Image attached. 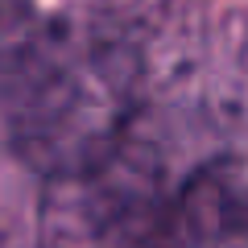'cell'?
<instances>
[{
    "label": "cell",
    "mask_w": 248,
    "mask_h": 248,
    "mask_svg": "<svg viewBox=\"0 0 248 248\" xmlns=\"http://www.w3.org/2000/svg\"><path fill=\"white\" fill-rule=\"evenodd\" d=\"M13 141L33 170L66 174L128 141L137 58L91 25H46L9 91Z\"/></svg>",
    "instance_id": "6da1fadb"
},
{
    "label": "cell",
    "mask_w": 248,
    "mask_h": 248,
    "mask_svg": "<svg viewBox=\"0 0 248 248\" xmlns=\"http://www.w3.org/2000/svg\"><path fill=\"white\" fill-rule=\"evenodd\" d=\"M161 170L145 149L124 141L91 166L50 174L42 199L46 248H153L166 228Z\"/></svg>",
    "instance_id": "7a4b0ae2"
},
{
    "label": "cell",
    "mask_w": 248,
    "mask_h": 248,
    "mask_svg": "<svg viewBox=\"0 0 248 248\" xmlns=\"http://www.w3.org/2000/svg\"><path fill=\"white\" fill-rule=\"evenodd\" d=\"M153 248H248V178L219 166L190 178Z\"/></svg>",
    "instance_id": "3957f363"
},
{
    "label": "cell",
    "mask_w": 248,
    "mask_h": 248,
    "mask_svg": "<svg viewBox=\"0 0 248 248\" xmlns=\"http://www.w3.org/2000/svg\"><path fill=\"white\" fill-rule=\"evenodd\" d=\"M42 17H37L33 0H0V104L9 99L25 58L33 54L42 37Z\"/></svg>",
    "instance_id": "277c9868"
}]
</instances>
